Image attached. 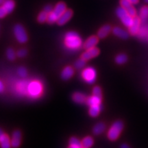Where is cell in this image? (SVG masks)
I'll list each match as a JSON object with an SVG mask.
<instances>
[{
	"label": "cell",
	"mask_w": 148,
	"mask_h": 148,
	"mask_svg": "<svg viewBox=\"0 0 148 148\" xmlns=\"http://www.w3.org/2000/svg\"><path fill=\"white\" fill-rule=\"evenodd\" d=\"M112 32L115 36L119 37V38H123V39H125L127 38L129 36L128 33L126 31H125L124 29L120 28L119 27H115L112 29Z\"/></svg>",
	"instance_id": "18"
},
{
	"label": "cell",
	"mask_w": 148,
	"mask_h": 148,
	"mask_svg": "<svg viewBox=\"0 0 148 148\" xmlns=\"http://www.w3.org/2000/svg\"><path fill=\"white\" fill-rule=\"evenodd\" d=\"M140 18L138 16H135L133 17V22L131 26L129 27V32L130 34L132 35H136L137 34L140 29Z\"/></svg>",
	"instance_id": "12"
},
{
	"label": "cell",
	"mask_w": 148,
	"mask_h": 148,
	"mask_svg": "<svg viewBox=\"0 0 148 148\" xmlns=\"http://www.w3.org/2000/svg\"><path fill=\"white\" fill-rule=\"evenodd\" d=\"M86 103L90 106H94V105H101V97H97V96L95 95H92L89 97H87Z\"/></svg>",
	"instance_id": "19"
},
{
	"label": "cell",
	"mask_w": 148,
	"mask_h": 148,
	"mask_svg": "<svg viewBox=\"0 0 148 148\" xmlns=\"http://www.w3.org/2000/svg\"><path fill=\"white\" fill-rule=\"evenodd\" d=\"M81 148H84V147H81Z\"/></svg>",
	"instance_id": "41"
},
{
	"label": "cell",
	"mask_w": 148,
	"mask_h": 148,
	"mask_svg": "<svg viewBox=\"0 0 148 148\" xmlns=\"http://www.w3.org/2000/svg\"><path fill=\"white\" fill-rule=\"evenodd\" d=\"M140 18L143 21L148 19V5L143 6L140 10Z\"/></svg>",
	"instance_id": "26"
},
{
	"label": "cell",
	"mask_w": 148,
	"mask_h": 148,
	"mask_svg": "<svg viewBox=\"0 0 148 148\" xmlns=\"http://www.w3.org/2000/svg\"><path fill=\"white\" fill-rule=\"evenodd\" d=\"M121 20L122 23L125 25V27H130L131 26V25L132 24L133 22V17L132 16H130V14L127 13L124 15L123 16L120 18Z\"/></svg>",
	"instance_id": "23"
},
{
	"label": "cell",
	"mask_w": 148,
	"mask_h": 148,
	"mask_svg": "<svg viewBox=\"0 0 148 148\" xmlns=\"http://www.w3.org/2000/svg\"><path fill=\"white\" fill-rule=\"evenodd\" d=\"M44 10L46 11V12H48V13H49V12H51V11L53 10V8H52V7H51V5H47L45 7Z\"/></svg>",
	"instance_id": "35"
},
{
	"label": "cell",
	"mask_w": 148,
	"mask_h": 148,
	"mask_svg": "<svg viewBox=\"0 0 148 148\" xmlns=\"http://www.w3.org/2000/svg\"><path fill=\"white\" fill-rule=\"evenodd\" d=\"M82 143L79 140L75 137H71L69 140V148H81Z\"/></svg>",
	"instance_id": "25"
},
{
	"label": "cell",
	"mask_w": 148,
	"mask_h": 148,
	"mask_svg": "<svg viewBox=\"0 0 148 148\" xmlns=\"http://www.w3.org/2000/svg\"><path fill=\"white\" fill-rule=\"evenodd\" d=\"M123 129V123L121 121H116L111 125L109 129L108 134V138L110 140H115L119 138L120 134Z\"/></svg>",
	"instance_id": "3"
},
{
	"label": "cell",
	"mask_w": 148,
	"mask_h": 148,
	"mask_svg": "<svg viewBox=\"0 0 148 148\" xmlns=\"http://www.w3.org/2000/svg\"><path fill=\"white\" fill-rule=\"evenodd\" d=\"M101 110V105H94V106H90L88 113L92 117H95L99 115V112Z\"/></svg>",
	"instance_id": "22"
},
{
	"label": "cell",
	"mask_w": 148,
	"mask_h": 148,
	"mask_svg": "<svg viewBox=\"0 0 148 148\" xmlns=\"http://www.w3.org/2000/svg\"><path fill=\"white\" fill-rule=\"evenodd\" d=\"M64 44L71 50H77L82 46V40L77 32H69L64 38Z\"/></svg>",
	"instance_id": "1"
},
{
	"label": "cell",
	"mask_w": 148,
	"mask_h": 148,
	"mask_svg": "<svg viewBox=\"0 0 148 148\" xmlns=\"http://www.w3.org/2000/svg\"><path fill=\"white\" fill-rule=\"evenodd\" d=\"M42 84L38 80H34L29 82L27 87V95L32 97H38L42 92Z\"/></svg>",
	"instance_id": "4"
},
{
	"label": "cell",
	"mask_w": 148,
	"mask_h": 148,
	"mask_svg": "<svg viewBox=\"0 0 148 148\" xmlns=\"http://www.w3.org/2000/svg\"><path fill=\"white\" fill-rule=\"evenodd\" d=\"M4 84L0 80V93H2V92L4 91Z\"/></svg>",
	"instance_id": "36"
},
{
	"label": "cell",
	"mask_w": 148,
	"mask_h": 148,
	"mask_svg": "<svg viewBox=\"0 0 148 148\" xmlns=\"http://www.w3.org/2000/svg\"><path fill=\"white\" fill-rule=\"evenodd\" d=\"M120 4H121V6L126 10L127 13L132 17H134L136 15V10L133 7L132 3L129 0H120Z\"/></svg>",
	"instance_id": "8"
},
{
	"label": "cell",
	"mask_w": 148,
	"mask_h": 148,
	"mask_svg": "<svg viewBox=\"0 0 148 148\" xmlns=\"http://www.w3.org/2000/svg\"><path fill=\"white\" fill-rule=\"evenodd\" d=\"M8 14V12H7L6 10H5L4 7L3 5L0 6V18H3L4 16H5V15Z\"/></svg>",
	"instance_id": "34"
},
{
	"label": "cell",
	"mask_w": 148,
	"mask_h": 148,
	"mask_svg": "<svg viewBox=\"0 0 148 148\" xmlns=\"http://www.w3.org/2000/svg\"><path fill=\"white\" fill-rule=\"evenodd\" d=\"M94 140L91 136H86L83 138L81 143H82V147L84 148H90L93 145Z\"/></svg>",
	"instance_id": "24"
},
{
	"label": "cell",
	"mask_w": 148,
	"mask_h": 148,
	"mask_svg": "<svg viewBox=\"0 0 148 148\" xmlns=\"http://www.w3.org/2000/svg\"><path fill=\"white\" fill-rule=\"evenodd\" d=\"M29 83V81L26 80V79L19 81L16 84V90H17L18 93L21 94V95L27 94V87H28Z\"/></svg>",
	"instance_id": "13"
},
{
	"label": "cell",
	"mask_w": 148,
	"mask_h": 148,
	"mask_svg": "<svg viewBox=\"0 0 148 148\" xmlns=\"http://www.w3.org/2000/svg\"><path fill=\"white\" fill-rule=\"evenodd\" d=\"M2 5L6 10L8 14H10L14 10V7H15V3L13 0H5Z\"/></svg>",
	"instance_id": "21"
},
{
	"label": "cell",
	"mask_w": 148,
	"mask_h": 148,
	"mask_svg": "<svg viewBox=\"0 0 148 148\" xmlns=\"http://www.w3.org/2000/svg\"><path fill=\"white\" fill-rule=\"evenodd\" d=\"M105 129H106V125L103 123L100 122V123H97L94 126L93 128H92V132H93L94 134L99 135L104 132Z\"/></svg>",
	"instance_id": "20"
},
{
	"label": "cell",
	"mask_w": 148,
	"mask_h": 148,
	"mask_svg": "<svg viewBox=\"0 0 148 148\" xmlns=\"http://www.w3.org/2000/svg\"><path fill=\"white\" fill-rule=\"evenodd\" d=\"M74 74V70L71 66H67L64 67L61 73V78L64 80H68L71 79Z\"/></svg>",
	"instance_id": "15"
},
{
	"label": "cell",
	"mask_w": 148,
	"mask_h": 148,
	"mask_svg": "<svg viewBox=\"0 0 148 148\" xmlns=\"http://www.w3.org/2000/svg\"><path fill=\"white\" fill-rule=\"evenodd\" d=\"M66 10V4L64 2H58L51 12H49L47 18L48 23H53L57 22L59 17Z\"/></svg>",
	"instance_id": "2"
},
{
	"label": "cell",
	"mask_w": 148,
	"mask_h": 148,
	"mask_svg": "<svg viewBox=\"0 0 148 148\" xmlns=\"http://www.w3.org/2000/svg\"><path fill=\"white\" fill-rule=\"evenodd\" d=\"M16 53L12 48H8L6 51V56L9 60H14L16 58Z\"/></svg>",
	"instance_id": "29"
},
{
	"label": "cell",
	"mask_w": 148,
	"mask_h": 148,
	"mask_svg": "<svg viewBox=\"0 0 148 148\" xmlns=\"http://www.w3.org/2000/svg\"><path fill=\"white\" fill-rule=\"evenodd\" d=\"M11 146L13 148H18L21 143V133L19 130L14 131L11 137Z\"/></svg>",
	"instance_id": "10"
},
{
	"label": "cell",
	"mask_w": 148,
	"mask_h": 148,
	"mask_svg": "<svg viewBox=\"0 0 148 148\" xmlns=\"http://www.w3.org/2000/svg\"><path fill=\"white\" fill-rule=\"evenodd\" d=\"M17 73L20 77H25L27 76V70L25 67H23V66H21V67H19L17 69Z\"/></svg>",
	"instance_id": "32"
},
{
	"label": "cell",
	"mask_w": 148,
	"mask_h": 148,
	"mask_svg": "<svg viewBox=\"0 0 148 148\" xmlns=\"http://www.w3.org/2000/svg\"><path fill=\"white\" fill-rule=\"evenodd\" d=\"M111 31V26L110 25H105L99 29L97 32V36L99 38H104L108 36Z\"/></svg>",
	"instance_id": "17"
},
{
	"label": "cell",
	"mask_w": 148,
	"mask_h": 148,
	"mask_svg": "<svg viewBox=\"0 0 148 148\" xmlns=\"http://www.w3.org/2000/svg\"><path fill=\"white\" fill-rule=\"evenodd\" d=\"M129 1H130L132 4H136V3H138L139 0H129Z\"/></svg>",
	"instance_id": "37"
},
{
	"label": "cell",
	"mask_w": 148,
	"mask_h": 148,
	"mask_svg": "<svg viewBox=\"0 0 148 148\" xmlns=\"http://www.w3.org/2000/svg\"><path fill=\"white\" fill-rule=\"evenodd\" d=\"M92 95L102 98V91H101V88L99 86H96L93 88V89H92Z\"/></svg>",
	"instance_id": "31"
},
{
	"label": "cell",
	"mask_w": 148,
	"mask_h": 148,
	"mask_svg": "<svg viewBox=\"0 0 148 148\" xmlns=\"http://www.w3.org/2000/svg\"><path fill=\"white\" fill-rule=\"evenodd\" d=\"M14 34L16 39L20 43H25L28 40V36L25 28L21 24H16L14 27Z\"/></svg>",
	"instance_id": "5"
},
{
	"label": "cell",
	"mask_w": 148,
	"mask_h": 148,
	"mask_svg": "<svg viewBox=\"0 0 148 148\" xmlns=\"http://www.w3.org/2000/svg\"><path fill=\"white\" fill-rule=\"evenodd\" d=\"M0 147L1 148H11V140L6 134L0 128Z\"/></svg>",
	"instance_id": "9"
},
{
	"label": "cell",
	"mask_w": 148,
	"mask_h": 148,
	"mask_svg": "<svg viewBox=\"0 0 148 148\" xmlns=\"http://www.w3.org/2000/svg\"><path fill=\"white\" fill-rule=\"evenodd\" d=\"M27 51L26 49H21L17 51V52H16V56H17L18 57H19V58H23V57H25V56L27 55Z\"/></svg>",
	"instance_id": "33"
},
{
	"label": "cell",
	"mask_w": 148,
	"mask_h": 148,
	"mask_svg": "<svg viewBox=\"0 0 148 148\" xmlns=\"http://www.w3.org/2000/svg\"><path fill=\"white\" fill-rule=\"evenodd\" d=\"M99 53V49L97 47H92L90 49H86L84 53H82L81 58L84 59L85 60L87 61L89 60L90 59L95 58V57L97 56Z\"/></svg>",
	"instance_id": "7"
},
{
	"label": "cell",
	"mask_w": 148,
	"mask_h": 148,
	"mask_svg": "<svg viewBox=\"0 0 148 148\" xmlns=\"http://www.w3.org/2000/svg\"><path fill=\"white\" fill-rule=\"evenodd\" d=\"M48 15H49V13L46 12V11H42L40 13L38 14V21L39 23H44V22L47 21V18H48Z\"/></svg>",
	"instance_id": "28"
},
{
	"label": "cell",
	"mask_w": 148,
	"mask_h": 148,
	"mask_svg": "<svg viewBox=\"0 0 148 148\" xmlns=\"http://www.w3.org/2000/svg\"><path fill=\"white\" fill-rule=\"evenodd\" d=\"M72 99H73V100L75 103L82 104V103H86L87 97H86V96L84 94L82 93V92H76L73 93V95H72Z\"/></svg>",
	"instance_id": "16"
},
{
	"label": "cell",
	"mask_w": 148,
	"mask_h": 148,
	"mask_svg": "<svg viewBox=\"0 0 148 148\" xmlns=\"http://www.w3.org/2000/svg\"><path fill=\"white\" fill-rule=\"evenodd\" d=\"M145 1L146 3H148V0H145Z\"/></svg>",
	"instance_id": "40"
},
{
	"label": "cell",
	"mask_w": 148,
	"mask_h": 148,
	"mask_svg": "<svg viewBox=\"0 0 148 148\" xmlns=\"http://www.w3.org/2000/svg\"><path fill=\"white\" fill-rule=\"evenodd\" d=\"M72 16H73V10L71 9H68L59 17L56 23L59 25H63L71 19Z\"/></svg>",
	"instance_id": "11"
},
{
	"label": "cell",
	"mask_w": 148,
	"mask_h": 148,
	"mask_svg": "<svg viewBox=\"0 0 148 148\" xmlns=\"http://www.w3.org/2000/svg\"><path fill=\"white\" fill-rule=\"evenodd\" d=\"M121 148H130V147L127 145H126V144H123V145L121 146Z\"/></svg>",
	"instance_id": "38"
},
{
	"label": "cell",
	"mask_w": 148,
	"mask_h": 148,
	"mask_svg": "<svg viewBox=\"0 0 148 148\" xmlns=\"http://www.w3.org/2000/svg\"><path fill=\"white\" fill-rule=\"evenodd\" d=\"M127 60V58L126 55L123 54V53H121V54H119L118 56H116V57L115 58L116 62L119 64H124L125 62H126Z\"/></svg>",
	"instance_id": "27"
},
{
	"label": "cell",
	"mask_w": 148,
	"mask_h": 148,
	"mask_svg": "<svg viewBox=\"0 0 148 148\" xmlns=\"http://www.w3.org/2000/svg\"><path fill=\"white\" fill-rule=\"evenodd\" d=\"M82 77L84 80L88 84H92L95 82L97 78V73L95 69L92 67H87L82 72Z\"/></svg>",
	"instance_id": "6"
},
{
	"label": "cell",
	"mask_w": 148,
	"mask_h": 148,
	"mask_svg": "<svg viewBox=\"0 0 148 148\" xmlns=\"http://www.w3.org/2000/svg\"><path fill=\"white\" fill-rule=\"evenodd\" d=\"M99 37L96 36H91L88 38L84 43V48L85 49H88L90 48L95 47L99 41Z\"/></svg>",
	"instance_id": "14"
},
{
	"label": "cell",
	"mask_w": 148,
	"mask_h": 148,
	"mask_svg": "<svg viewBox=\"0 0 148 148\" xmlns=\"http://www.w3.org/2000/svg\"><path fill=\"white\" fill-rule=\"evenodd\" d=\"M5 0H0V5H2L3 3H4Z\"/></svg>",
	"instance_id": "39"
},
{
	"label": "cell",
	"mask_w": 148,
	"mask_h": 148,
	"mask_svg": "<svg viewBox=\"0 0 148 148\" xmlns=\"http://www.w3.org/2000/svg\"><path fill=\"white\" fill-rule=\"evenodd\" d=\"M86 61L84 59L81 58L78 59V60L75 62V64H74V66H75V69H81L85 66V64H86Z\"/></svg>",
	"instance_id": "30"
}]
</instances>
